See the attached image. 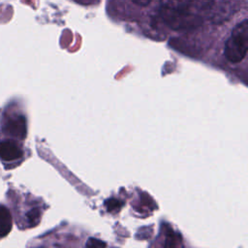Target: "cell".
<instances>
[{
	"instance_id": "obj_1",
	"label": "cell",
	"mask_w": 248,
	"mask_h": 248,
	"mask_svg": "<svg viewBox=\"0 0 248 248\" xmlns=\"http://www.w3.org/2000/svg\"><path fill=\"white\" fill-rule=\"evenodd\" d=\"M248 49V19H243L232 30L225 43L224 54L228 61L239 63L246 56Z\"/></svg>"
},
{
	"instance_id": "obj_2",
	"label": "cell",
	"mask_w": 248,
	"mask_h": 248,
	"mask_svg": "<svg viewBox=\"0 0 248 248\" xmlns=\"http://www.w3.org/2000/svg\"><path fill=\"white\" fill-rule=\"evenodd\" d=\"M0 134L20 140L26 138V117L12 104L7 105L0 114Z\"/></svg>"
},
{
	"instance_id": "obj_3",
	"label": "cell",
	"mask_w": 248,
	"mask_h": 248,
	"mask_svg": "<svg viewBox=\"0 0 248 248\" xmlns=\"http://www.w3.org/2000/svg\"><path fill=\"white\" fill-rule=\"evenodd\" d=\"M160 16L166 25L176 31L193 30L203 23V17L202 15L167 8H160Z\"/></svg>"
},
{
	"instance_id": "obj_4",
	"label": "cell",
	"mask_w": 248,
	"mask_h": 248,
	"mask_svg": "<svg viewBox=\"0 0 248 248\" xmlns=\"http://www.w3.org/2000/svg\"><path fill=\"white\" fill-rule=\"evenodd\" d=\"M22 140L0 134V161L6 170L16 168L24 159Z\"/></svg>"
},
{
	"instance_id": "obj_5",
	"label": "cell",
	"mask_w": 248,
	"mask_h": 248,
	"mask_svg": "<svg viewBox=\"0 0 248 248\" xmlns=\"http://www.w3.org/2000/svg\"><path fill=\"white\" fill-rule=\"evenodd\" d=\"M160 4L161 8L201 15L213 7L214 0H160Z\"/></svg>"
},
{
	"instance_id": "obj_6",
	"label": "cell",
	"mask_w": 248,
	"mask_h": 248,
	"mask_svg": "<svg viewBox=\"0 0 248 248\" xmlns=\"http://www.w3.org/2000/svg\"><path fill=\"white\" fill-rule=\"evenodd\" d=\"M13 227V216L10 208L0 203V239L9 234Z\"/></svg>"
},
{
	"instance_id": "obj_7",
	"label": "cell",
	"mask_w": 248,
	"mask_h": 248,
	"mask_svg": "<svg viewBox=\"0 0 248 248\" xmlns=\"http://www.w3.org/2000/svg\"><path fill=\"white\" fill-rule=\"evenodd\" d=\"M122 204H123V202L117 199H109L106 202V206L108 211L118 210L122 206Z\"/></svg>"
},
{
	"instance_id": "obj_8",
	"label": "cell",
	"mask_w": 248,
	"mask_h": 248,
	"mask_svg": "<svg viewBox=\"0 0 248 248\" xmlns=\"http://www.w3.org/2000/svg\"><path fill=\"white\" fill-rule=\"evenodd\" d=\"M86 246H88V247H105L106 243H104L103 241L96 239V238H89L86 243Z\"/></svg>"
},
{
	"instance_id": "obj_9",
	"label": "cell",
	"mask_w": 248,
	"mask_h": 248,
	"mask_svg": "<svg viewBox=\"0 0 248 248\" xmlns=\"http://www.w3.org/2000/svg\"><path fill=\"white\" fill-rule=\"evenodd\" d=\"M152 0H132L133 3L139 6H147Z\"/></svg>"
}]
</instances>
